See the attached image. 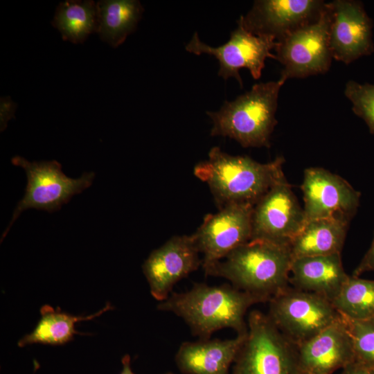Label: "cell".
Wrapping results in <instances>:
<instances>
[{
	"mask_svg": "<svg viewBox=\"0 0 374 374\" xmlns=\"http://www.w3.org/2000/svg\"><path fill=\"white\" fill-rule=\"evenodd\" d=\"M199 251L190 235H175L154 249L142 269L152 296L166 300L174 285L202 265Z\"/></svg>",
	"mask_w": 374,
	"mask_h": 374,
	"instance_id": "9a60e30c",
	"label": "cell"
},
{
	"mask_svg": "<svg viewBox=\"0 0 374 374\" xmlns=\"http://www.w3.org/2000/svg\"><path fill=\"white\" fill-rule=\"evenodd\" d=\"M253 205L233 204L215 214H208L192 235L200 253L203 269L223 259L251 238Z\"/></svg>",
	"mask_w": 374,
	"mask_h": 374,
	"instance_id": "8fae6325",
	"label": "cell"
},
{
	"mask_svg": "<svg viewBox=\"0 0 374 374\" xmlns=\"http://www.w3.org/2000/svg\"><path fill=\"white\" fill-rule=\"evenodd\" d=\"M296 350L303 374H332L355 362L351 337L341 316L311 339L297 345Z\"/></svg>",
	"mask_w": 374,
	"mask_h": 374,
	"instance_id": "2e32d148",
	"label": "cell"
},
{
	"mask_svg": "<svg viewBox=\"0 0 374 374\" xmlns=\"http://www.w3.org/2000/svg\"><path fill=\"white\" fill-rule=\"evenodd\" d=\"M331 14L327 3L319 19L277 42L276 60L283 66L280 78H304L330 68Z\"/></svg>",
	"mask_w": 374,
	"mask_h": 374,
	"instance_id": "ba28073f",
	"label": "cell"
},
{
	"mask_svg": "<svg viewBox=\"0 0 374 374\" xmlns=\"http://www.w3.org/2000/svg\"><path fill=\"white\" fill-rule=\"evenodd\" d=\"M344 95L352 103L353 113L364 120L374 135V84L348 80Z\"/></svg>",
	"mask_w": 374,
	"mask_h": 374,
	"instance_id": "d4e9b609",
	"label": "cell"
},
{
	"mask_svg": "<svg viewBox=\"0 0 374 374\" xmlns=\"http://www.w3.org/2000/svg\"><path fill=\"white\" fill-rule=\"evenodd\" d=\"M233 364L231 374H303L296 346L258 310L249 314L247 336Z\"/></svg>",
	"mask_w": 374,
	"mask_h": 374,
	"instance_id": "5b68a950",
	"label": "cell"
},
{
	"mask_svg": "<svg viewBox=\"0 0 374 374\" xmlns=\"http://www.w3.org/2000/svg\"><path fill=\"white\" fill-rule=\"evenodd\" d=\"M367 271H374V236L369 249L355 268L353 275L359 276Z\"/></svg>",
	"mask_w": 374,
	"mask_h": 374,
	"instance_id": "4316f807",
	"label": "cell"
},
{
	"mask_svg": "<svg viewBox=\"0 0 374 374\" xmlns=\"http://www.w3.org/2000/svg\"><path fill=\"white\" fill-rule=\"evenodd\" d=\"M301 188L305 222L327 217L350 222L359 206L360 193L346 180L323 168H306Z\"/></svg>",
	"mask_w": 374,
	"mask_h": 374,
	"instance_id": "7c38bea8",
	"label": "cell"
},
{
	"mask_svg": "<svg viewBox=\"0 0 374 374\" xmlns=\"http://www.w3.org/2000/svg\"><path fill=\"white\" fill-rule=\"evenodd\" d=\"M348 277L341 253L305 256L292 259L290 283L294 288L318 294L332 303Z\"/></svg>",
	"mask_w": 374,
	"mask_h": 374,
	"instance_id": "e0dca14e",
	"label": "cell"
},
{
	"mask_svg": "<svg viewBox=\"0 0 374 374\" xmlns=\"http://www.w3.org/2000/svg\"><path fill=\"white\" fill-rule=\"evenodd\" d=\"M123 369L120 374H134L131 368V359L129 355L122 358Z\"/></svg>",
	"mask_w": 374,
	"mask_h": 374,
	"instance_id": "f1b7e54d",
	"label": "cell"
},
{
	"mask_svg": "<svg viewBox=\"0 0 374 374\" xmlns=\"http://www.w3.org/2000/svg\"><path fill=\"white\" fill-rule=\"evenodd\" d=\"M292 260L289 247L250 240L204 270L263 303L289 287Z\"/></svg>",
	"mask_w": 374,
	"mask_h": 374,
	"instance_id": "6da1fadb",
	"label": "cell"
},
{
	"mask_svg": "<svg viewBox=\"0 0 374 374\" xmlns=\"http://www.w3.org/2000/svg\"><path fill=\"white\" fill-rule=\"evenodd\" d=\"M112 309L111 304L107 303L104 308L95 314L85 317H75L45 305L40 310L42 318L35 328L31 333L21 338L18 342V346L23 347L28 344L38 343L64 344L71 340L73 335L78 333L75 330V323L92 319Z\"/></svg>",
	"mask_w": 374,
	"mask_h": 374,
	"instance_id": "44dd1931",
	"label": "cell"
},
{
	"mask_svg": "<svg viewBox=\"0 0 374 374\" xmlns=\"http://www.w3.org/2000/svg\"><path fill=\"white\" fill-rule=\"evenodd\" d=\"M285 159L278 157L262 163L247 156H233L212 148L208 159L194 167L195 176L205 182L220 208L233 204L255 205L283 176Z\"/></svg>",
	"mask_w": 374,
	"mask_h": 374,
	"instance_id": "7a4b0ae2",
	"label": "cell"
},
{
	"mask_svg": "<svg viewBox=\"0 0 374 374\" xmlns=\"http://www.w3.org/2000/svg\"><path fill=\"white\" fill-rule=\"evenodd\" d=\"M268 317L296 346L311 339L341 316L331 301L288 287L269 301Z\"/></svg>",
	"mask_w": 374,
	"mask_h": 374,
	"instance_id": "52a82bcc",
	"label": "cell"
},
{
	"mask_svg": "<svg viewBox=\"0 0 374 374\" xmlns=\"http://www.w3.org/2000/svg\"><path fill=\"white\" fill-rule=\"evenodd\" d=\"M344 319L351 337L355 361L374 366V318L364 320Z\"/></svg>",
	"mask_w": 374,
	"mask_h": 374,
	"instance_id": "cb8c5ba5",
	"label": "cell"
},
{
	"mask_svg": "<svg viewBox=\"0 0 374 374\" xmlns=\"http://www.w3.org/2000/svg\"><path fill=\"white\" fill-rule=\"evenodd\" d=\"M277 42L269 37L257 36L247 30L242 25L231 33L225 44L213 47L202 42L197 32L186 45V50L195 55L203 53L213 55L219 62L218 75L225 80L233 77L242 87V80L239 70L247 68L254 79H259L267 57L276 60L275 49Z\"/></svg>",
	"mask_w": 374,
	"mask_h": 374,
	"instance_id": "30bf717a",
	"label": "cell"
},
{
	"mask_svg": "<svg viewBox=\"0 0 374 374\" xmlns=\"http://www.w3.org/2000/svg\"><path fill=\"white\" fill-rule=\"evenodd\" d=\"M339 374H374V366L355 361L341 369Z\"/></svg>",
	"mask_w": 374,
	"mask_h": 374,
	"instance_id": "83f0119b",
	"label": "cell"
},
{
	"mask_svg": "<svg viewBox=\"0 0 374 374\" xmlns=\"http://www.w3.org/2000/svg\"><path fill=\"white\" fill-rule=\"evenodd\" d=\"M11 162L24 170L27 185L24 196L18 202L2 238L23 211L28 208L48 213L60 210L73 195L90 187L95 178L93 172H85L76 179L69 177L55 160L30 162L22 157L15 156Z\"/></svg>",
	"mask_w": 374,
	"mask_h": 374,
	"instance_id": "8992f818",
	"label": "cell"
},
{
	"mask_svg": "<svg viewBox=\"0 0 374 374\" xmlns=\"http://www.w3.org/2000/svg\"><path fill=\"white\" fill-rule=\"evenodd\" d=\"M349 223L335 217L306 222L289 246L292 259L341 253Z\"/></svg>",
	"mask_w": 374,
	"mask_h": 374,
	"instance_id": "d6986e66",
	"label": "cell"
},
{
	"mask_svg": "<svg viewBox=\"0 0 374 374\" xmlns=\"http://www.w3.org/2000/svg\"><path fill=\"white\" fill-rule=\"evenodd\" d=\"M305 223L303 208L284 175L253 206L251 240L289 247Z\"/></svg>",
	"mask_w": 374,
	"mask_h": 374,
	"instance_id": "9c48e42d",
	"label": "cell"
},
{
	"mask_svg": "<svg viewBox=\"0 0 374 374\" xmlns=\"http://www.w3.org/2000/svg\"><path fill=\"white\" fill-rule=\"evenodd\" d=\"M258 303L261 302L257 298L231 285L196 283L186 292L172 293L157 308L183 319L192 332L202 339L226 328L233 329L237 335L246 333L244 316Z\"/></svg>",
	"mask_w": 374,
	"mask_h": 374,
	"instance_id": "3957f363",
	"label": "cell"
},
{
	"mask_svg": "<svg viewBox=\"0 0 374 374\" xmlns=\"http://www.w3.org/2000/svg\"><path fill=\"white\" fill-rule=\"evenodd\" d=\"M165 374H174V373H166Z\"/></svg>",
	"mask_w": 374,
	"mask_h": 374,
	"instance_id": "f546056e",
	"label": "cell"
},
{
	"mask_svg": "<svg viewBox=\"0 0 374 374\" xmlns=\"http://www.w3.org/2000/svg\"><path fill=\"white\" fill-rule=\"evenodd\" d=\"M247 333L233 339H202L183 343L175 355V362L185 374H230L229 369L243 344Z\"/></svg>",
	"mask_w": 374,
	"mask_h": 374,
	"instance_id": "ac0fdd59",
	"label": "cell"
},
{
	"mask_svg": "<svg viewBox=\"0 0 374 374\" xmlns=\"http://www.w3.org/2000/svg\"><path fill=\"white\" fill-rule=\"evenodd\" d=\"M97 29L100 39L116 48L134 32L143 8L137 0H101L96 3Z\"/></svg>",
	"mask_w": 374,
	"mask_h": 374,
	"instance_id": "ffe728a7",
	"label": "cell"
},
{
	"mask_svg": "<svg viewBox=\"0 0 374 374\" xmlns=\"http://www.w3.org/2000/svg\"><path fill=\"white\" fill-rule=\"evenodd\" d=\"M331 14L330 45L332 59L349 64L374 52L373 20L355 0L327 3Z\"/></svg>",
	"mask_w": 374,
	"mask_h": 374,
	"instance_id": "5bb4252c",
	"label": "cell"
},
{
	"mask_svg": "<svg viewBox=\"0 0 374 374\" xmlns=\"http://www.w3.org/2000/svg\"><path fill=\"white\" fill-rule=\"evenodd\" d=\"M332 304L337 312L346 319L374 318V280L349 276Z\"/></svg>",
	"mask_w": 374,
	"mask_h": 374,
	"instance_id": "603a6c76",
	"label": "cell"
},
{
	"mask_svg": "<svg viewBox=\"0 0 374 374\" xmlns=\"http://www.w3.org/2000/svg\"><path fill=\"white\" fill-rule=\"evenodd\" d=\"M325 6L320 0H256L237 23L255 35L278 42L317 21Z\"/></svg>",
	"mask_w": 374,
	"mask_h": 374,
	"instance_id": "4fadbf2b",
	"label": "cell"
},
{
	"mask_svg": "<svg viewBox=\"0 0 374 374\" xmlns=\"http://www.w3.org/2000/svg\"><path fill=\"white\" fill-rule=\"evenodd\" d=\"M17 104L10 97H1L0 101V126L1 132L7 127L8 121L15 118Z\"/></svg>",
	"mask_w": 374,
	"mask_h": 374,
	"instance_id": "484cf974",
	"label": "cell"
},
{
	"mask_svg": "<svg viewBox=\"0 0 374 374\" xmlns=\"http://www.w3.org/2000/svg\"><path fill=\"white\" fill-rule=\"evenodd\" d=\"M285 82L257 83L233 101H225L217 112H207L213 122L211 136L229 137L243 148L270 146L277 125L276 112L280 88Z\"/></svg>",
	"mask_w": 374,
	"mask_h": 374,
	"instance_id": "277c9868",
	"label": "cell"
},
{
	"mask_svg": "<svg viewBox=\"0 0 374 374\" xmlns=\"http://www.w3.org/2000/svg\"><path fill=\"white\" fill-rule=\"evenodd\" d=\"M52 24L60 32L63 39L82 43L96 31V3L91 0L63 1L56 9Z\"/></svg>",
	"mask_w": 374,
	"mask_h": 374,
	"instance_id": "7402d4cb",
	"label": "cell"
}]
</instances>
